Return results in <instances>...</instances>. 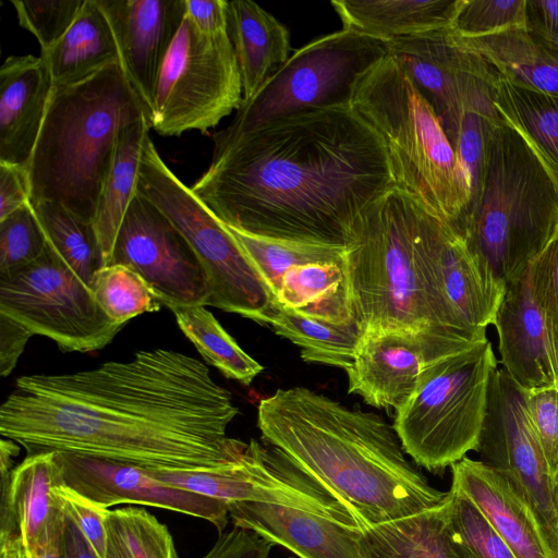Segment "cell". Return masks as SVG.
Returning <instances> with one entry per match:
<instances>
[{
    "instance_id": "17",
    "label": "cell",
    "mask_w": 558,
    "mask_h": 558,
    "mask_svg": "<svg viewBox=\"0 0 558 558\" xmlns=\"http://www.w3.org/2000/svg\"><path fill=\"white\" fill-rule=\"evenodd\" d=\"M136 272L161 305H205L210 289L194 251L173 225L136 194L120 226L109 265Z\"/></svg>"
},
{
    "instance_id": "32",
    "label": "cell",
    "mask_w": 558,
    "mask_h": 558,
    "mask_svg": "<svg viewBox=\"0 0 558 558\" xmlns=\"http://www.w3.org/2000/svg\"><path fill=\"white\" fill-rule=\"evenodd\" d=\"M496 110L524 141L558 187V96L499 78Z\"/></svg>"
},
{
    "instance_id": "9",
    "label": "cell",
    "mask_w": 558,
    "mask_h": 558,
    "mask_svg": "<svg viewBox=\"0 0 558 558\" xmlns=\"http://www.w3.org/2000/svg\"><path fill=\"white\" fill-rule=\"evenodd\" d=\"M136 194L153 204L187 241L207 276V306L268 325L272 299L230 230L168 168L149 134Z\"/></svg>"
},
{
    "instance_id": "18",
    "label": "cell",
    "mask_w": 558,
    "mask_h": 558,
    "mask_svg": "<svg viewBox=\"0 0 558 558\" xmlns=\"http://www.w3.org/2000/svg\"><path fill=\"white\" fill-rule=\"evenodd\" d=\"M65 485L105 509L132 504L168 509L211 523L222 533L228 506L218 499L181 489L134 465L58 452Z\"/></svg>"
},
{
    "instance_id": "41",
    "label": "cell",
    "mask_w": 558,
    "mask_h": 558,
    "mask_svg": "<svg viewBox=\"0 0 558 558\" xmlns=\"http://www.w3.org/2000/svg\"><path fill=\"white\" fill-rule=\"evenodd\" d=\"M47 238L31 202L0 220V278L10 277L43 255Z\"/></svg>"
},
{
    "instance_id": "34",
    "label": "cell",
    "mask_w": 558,
    "mask_h": 558,
    "mask_svg": "<svg viewBox=\"0 0 558 558\" xmlns=\"http://www.w3.org/2000/svg\"><path fill=\"white\" fill-rule=\"evenodd\" d=\"M268 325L300 349L303 361L344 371L352 366L363 335L357 322L335 325L276 306Z\"/></svg>"
},
{
    "instance_id": "52",
    "label": "cell",
    "mask_w": 558,
    "mask_h": 558,
    "mask_svg": "<svg viewBox=\"0 0 558 558\" xmlns=\"http://www.w3.org/2000/svg\"><path fill=\"white\" fill-rule=\"evenodd\" d=\"M527 28L558 47V0H527Z\"/></svg>"
},
{
    "instance_id": "12",
    "label": "cell",
    "mask_w": 558,
    "mask_h": 558,
    "mask_svg": "<svg viewBox=\"0 0 558 558\" xmlns=\"http://www.w3.org/2000/svg\"><path fill=\"white\" fill-rule=\"evenodd\" d=\"M0 314L64 352L99 350L124 326L105 314L90 288L49 243L35 262L0 278Z\"/></svg>"
},
{
    "instance_id": "25",
    "label": "cell",
    "mask_w": 558,
    "mask_h": 558,
    "mask_svg": "<svg viewBox=\"0 0 558 558\" xmlns=\"http://www.w3.org/2000/svg\"><path fill=\"white\" fill-rule=\"evenodd\" d=\"M63 482L58 452L27 454L1 478L0 535L19 533L29 550L62 509L54 488Z\"/></svg>"
},
{
    "instance_id": "21",
    "label": "cell",
    "mask_w": 558,
    "mask_h": 558,
    "mask_svg": "<svg viewBox=\"0 0 558 558\" xmlns=\"http://www.w3.org/2000/svg\"><path fill=\"white\" fill-rule=\"evenodd\" d=\"M459 347H438L398 330L363 331L348 375V392L377 409L395 411L414 391L425 362Z\"/></svg>"
},
{
    "instance_id": "11",
    "label": "cell",
    "mask_w": 558,
    "mask_h": 558,
    "mask_svg": "<svg viewBox=\"0 0 558 558\" xmlns=\"http://www.w3.org/2000/svg\"><path fill=\"white\" fill-rule=\"evenodd\" d=\"M242 102L241 75L228 34L203 35L184 16L159 75L150 129L163 136L206 132Z\"/></svg>"
},
{
    "instance_id": "35",
    "label": "cell",
    "mask_w": 558,
    "mask_h": 558,
    "mask_svg": "<svg viewBox=\"0 0 558 558\" xmlns=\"http://www.w3.org/2000/svg\"><path fill=\"white\" fill-rule=\"evenodd\" d=\"M170 311L203 359L225 377L248 386L264 371L263 365L238 344L205 305L177 306Z\"/></svg>"
},
{
    "instance_id": "1",
    "label": "cell",
    "mask_w": 558,
    "mask_h": 558,
    "mask_svg": "<svg viewBox=\"0 0 558 558\" xmlns=\"http://www.w3.org/2000/svg\"><path fill=\"white\" fill-rule=\"evenodd\" d=\"M239 414L199 360L171 349L63 374L16 379L0 407V435L27 454L63 452L149 471L211 470L247 444L227 435Z\"/></svg>"
},
{
    "instance_id": "45",
    "label": "cell",
    "mask_w": 558,
    "mask_h": 558,
    "mask_svg": "<svg viewBox=\"0 0 558 558\" xmlns=\"http://www.w3.org/2000/svg\"><path fill=\"white\" fill-rule=\"evenodd\" d=\"M520 390L530 424L555 480L558 475V385Z\"/></svg>"
},
{
    "instance_id": "42",
    "label": "cell",
    "mask_w": 558,
    "mask_h": 558,
    "mask_svg": "<svg viewBox=\"0 0 558 558\" xmlns=\"http://www.w3.org/2000/svg\"><path fill=\"white\" fill-rule=\"evenodd\" d=\"M526 4L527 0H461L450 32L476 38L527 27Z\"/></svg>"
},
{
    "instance_id": "36",
    "label": "cell",
    "mask_w": 558,
    "mask_h": 558,
    "mask_svg": "<svg viewBox=\"0 0 558 558\" xmlns=\"http://www.w3.org/2000/svg\"><path fill=\"white\" fill-rule=\"evenodd\" d=\"M49 245L90 288L95 272L104 267L93 223L76 217L56 202L31 203Z\"/></svg>"
},
{
    "instance_id": "3",
    "label": "cell",
    "mask_w": 558,
    "mask_h": 558,
    "mask_svg": "<svg viewBox=\"0 0 558 558\" xmlns=\"http://www.w3.org/2000/svg\"><path fill=\"white\" fill-rule=\"evenodd\" d=\"M257 426L263 442L340 498L360 526L421 513L447 497L405 457L393 427L373 412L292 387L260 400Z\"/></svg>"
},
{
    "instance_id": "2",
    "label": "cell",
    "mask_w": 558,
    "mask_h": 558,
    "mask_svg": "<svg viewBox=\"0 0 558 558\" xmlns=\"http://www.w3.org/2000/svg\"><path fill=\"white\" fill-rule=\"evenodd\" d=\"M396 185L381 135L350 106L262 124L214 150L191 187L226 226L290 242L348 247Z\"/></svg>"
},
{
    "instance_id": "47",
    "label": "cell",
    "mask_w": 558,
    "mask_h": 558,
    "mask_svg": "<svg viewBox=\"0 0 558 558\" xmlns=\"http://www.w3.org/2000/svg\"><path fill=\"white\" fill-rule=\"evenodd\" d=\"M530 265L535 295L558 348V225L544 248Z\"/></svg>"
},
{
    "instance_id": "26",
    "label": "cell",
    "mask_w": 558,
    "mask_h": 558,
    "mask_svg": "<svg viewBox=\"0 0 558 558\" xmlns=\"http://www.w3.org/2000/svg\"><path fill=\"white\" fill-rule=\"evenodd\" d=\"M227 25L246 101L289 59L290 33L272 14L250 0L228 1Z\"/></svg>"
},
{
    "instance_id": "4",
    "label": "cell",
    "mask_w": 558,
    "mask_h": 558,
    "mask_svg": "<svg viewBox=\"0 0 558 558\" xmlns=\"http://www.w3.org/2000/svg\"><path fill=\"white\" fill-rule=\"evenodd\" d=\"M144 116L118 63L53 87L28 165L31 203L56 202L93 223L119 135Z\"/></svg>"
},
{
    "instance_id": "5",
    "label": "cell",
    "mask_w": 558,
    "mask_h": 558,
    "mask_svg": "<svg viewBox=\"0 0 558 558\" xmlns=\"http://www.w3.org/2000/svg\"><path fill=\"white\" fill-rule=\"evenodd\" d=\"M424 209L395 186L357 226L347 247L355 319L363 331H408L439 347L473 341L442 325L422 250Z\"/></svg>"
},
{
    "instance_id": "53",
    "label": "cell",
    "mask_w": 558,
    "mask_h": 558,
    "mask_svg": "<svg viewBox=\"0 0 558 558\" xmlns=\"http://www.w3.org/2000/svg\"><path fill=\"white\" fill-rule=\"evenodd\" d=\"M65 522L63 510L56 512L44 531L27 550V558H61V542Z\"/></svg>"
},
{
    "instance_id": "7",
    "label": "cell",
    "mask_w": 558,
    "mask_h": 558,
    "mask_svg": "<svg viewBox=\"0 0 558 558\" xmlns=\"http://www.w3.org/2000/svg\"><path fill=\"white\" fill-rule=\"evenodd\" d=\"M558 225V187L510 126L489 134L484 178L459 231L506 284L544 248Z\"/></svg>"
},
{
    "instance_id": "29",
    "label": "cell",
    "mask_w": 558,
    "mask_h": 558,
    "mask_svg": "<svg viewBox=\"0 0 558 558\" xmlns=\"http://www.w3.org/2000/svg\"><path fill=\"white\" fill-rule=\"evenodd\" d=\"M53 87L75 84L104 68L120 64L110 23L97 0L84 3L66 33L49 49L40 51Z\"/></svg>"
},
{
    "instance_id": "6",
    "label": "cell",
    "mask_w": 558,
    "mask_h": 558,
    "mask_svg": "<svg viewBox=\"0 0 558 558\" xmlns=\"http://www.w3.org/2000/svg\"><path fill=\"white\" fill-rule=\"evenodd\" d=\"M351 106L384 138L396 185L460 228L471 205L466 173L435 110L387 54L356 84Z\"/></svg>"
},
{
    "instance_id": "33",
    "label": "cell",
    "mask_w": 558,
    "mask_h": 558,
    "mask_svg": "<svg viewBox=\"0 0 558 558\" xmlns=\"http://www.w3.org/2000/svg\"><path fill=\"white\" fill-rule=\"evenodd\" d=\"M361 529L371 558H457L447 536V497L433 509Z\"/></svg>"
},
{
    "instance_id": "13",
    "label": "cell",
    "mask_w": 558,
    "mask_h": 558,
    "mask_svg": "<svg viewBox=\"0 0 558 558\" xmlns=\"http://www.w3.org/2000/svg\"><path fill=\"white\" fill-rule=\"evenodd\" d=\"M159 481L223 501L290 507L361 529L355 513L279 448L252 439L228 465L191 472L150 471Z\"/></svg>"
},
{
    "instance_id": "37",
    "label": "cell",
    "mask_w": 558,
    "mask_h": 558,
    "mask_svg": "<svg viewBox=\"0 0 558 558\" xmlns=\"http://www.w3.org/2000/svg\"><path fill=\"white\" fill-rule=\"evenodd\" d=\"M227 228L265 282L272 302L281 278L289 269L316 262H348L347 247L280 241Z\"/></svg>"
},
{
    "instance_id": "24",
    "label": "cell",
    "mask_w": 558,
    "mask_h": 558,
    "mask_svg": "<svg viewBox=\"0 0 558 558\" xmlns=\"http://www.w3.org/2000/svg\"><path fill=\"white\" fill-rule=\"evenodd\" d=\"M450 468L451 487L474 502L517 558H553L534 514L502 474L469 457Z\"/></svg>"
},
{
    "instance_id": "22",
    "label": "cell",
    "mask_w": 558,
    "mask_h": 558,
    "mask_svg": "<svg viewBox=\"0 0 558 558\" xmlns=\"http://www.w3.org/2000/svg\"><path fill=\"white\" fill-rule=\"evenodd\" d=\"M233 525L255 532L300 558H371L362 529L308 511L260 502L228 505Z\"/></svg>"
},
{
    "instance_id": "54",
    "label": "cell",
    "mask_w": 558,
    "mask_h": 558,
    "mask_svg": "<svg viewBox=\"0 0 558 558\" xmlns=\"http://www.w3.org/2000/svg\"><path fill=\"white\" fill-rule=\"evenodd\" d=\"M61 558H98L78 527L65 515Z\"/></svg>"
},
{
    "instance_id": "28",
    "label": "cell",
    "mask_w": 558,
    "mask_h": 558,
    "mask_svg": "<svg viewBox=\"0 0 558 558\" xmlns=\"http://www.w3.org/2000/svg\"><path fill=\"white\" fill-rule=\"evenodd\" d=\"M451 35L458 44L481 56L501 78L558 96V47L527 27L476 38Z\"/></svg>"
},
{
    "instance_id": "19",
    "label": "cell",
    "mask_w": 558,
    "mask_h": 558,
    "mask_svg": "<svg viewBox=\"0 0 558 558\" xmlns=\"http://www.w3.org/2000/svg\"><path fill=\"white\" fill-rule=\"evenodd\" d=\"M112 28L120 66L150 117L159 75L185 16V0H97Z\"/></svg>"
},
{
    "instance_id": "30",
    "label": "cell",
    "mask_w": 558,
    "mask_h": 558,
    "mask_svg": "<svg viewBox=\"0 0 558 558\" xmlns=\"http://www.w3.org/2000/svg\"><path fill=\"white\" fill-rule=\"evenodd\" d=\"M272 304L335 325L356 322L348 262H316L289 269Z\"/></svg>"
},
{
    "instance_id": "10",
    "label": "cell",
    "mask_w": 558,
    "mask_h": 558,
    "mask_svg": "<svg viewBox=\"0 0 558 558\" xmlns=\"http://www.w3.org/2000/svg\"><path fill=\"white\" fill-rule=\"evenodd\" d=\"M385 43L342 28L306 44L213 134L214 150L272 120L317 109L350 106L360 78L387 56Z\"/></svg>"
},
{
    "instance_id": "57",
    "label": "cell",
    "mask_w": 558,
    "mask_h": 558,
    "mask_svg": "<svg viewBox=\"0 0 558 558\" xmlns=\"http://www.w3.org/2000/svg\"><path fill=\"white\" fill-rule=\"evenodd\" d=\"M107 558H121L116 551H113L112 549H110L108 547V555H107Z\"/></svg>"
},
{
    "instance_id": "23",
    "label": "cell",
    "mask_w": 558,
    "mask_h": 558,
    "mask_svg": "<svg viewBox=\"0 0 558 558\" xmlns=\"http://www.w3.org/2000/svg\"><path fill=\"white\" fill-rule=\"evenodd\" d=\"M52 88L40 56L4 60L0 68V163L28 171Z\"/></svg>"
},
{
    "instance_id": "56",
    "label": "cell",
    "mask_w": 558,
    "mask_h": 558,
    "mask_svg": "<svg viewBox=\"0 0 558 558\" xmlns=\"http://www.w3.org/2000/svg\"><path fill=\"white\" fill-rule=\"evenodd\" d=\"M20 445L15 441L4 438H1L0 441V477H5L10 475L13 468V458L19 454Z\"/></svg>"
},
{
    "instance_id": "16",
    "label": "cell",
    "mask_w": 558,
    "mask_h": 558,
    "mask_svg": "<svg viewBox=\"0 0 558 558\" xmlns=\"http://www.w3.org/2000/svg\"><path fill=\"white\" fill-rule=\"evenodd\" d=\"M421 242L445 329L466 340L487 338L486 329L494 325L506 283L456 227L426 209Z\"/></svg>"
},
{
    "instance_id": "55",
    "label": "cell",
    "mask_w": 558,
    "mask_h": 558,
    "mask_svg": "<svg viewBox=\"0 0 558 558\" xmlns=\"http://www.w3.org/2000/svg\"><path fill=\"white\" fill-rule=\"evenodd\" d=\"M0 558H27L26 546L19 533L0 535Z\"/></svg>"
},
{
    "instance_id": "27",
    "label": "cell",
    "mask_w": 558,
    "mask_h": 558,
    "mask_svg": "<svg viewBox=\"0 0 558 558\" xmlns=\"http://www.w3.org/2000/svg\"><path fill=\"white\" fill-rule=\"evenodd\" d=\"M461 0H333L343 27L383 41L450 29Z\"/></svg>"
},
{
    "instance_id": "43",
    "label": "cell",
    "mask_w": 558,
    "mask_h": 558,
    "mask_svg": "<svg viewBox=\"0 0 558 558\" xmlns=\"http://www.w3.org/2000/svg\"><path fill=\"white\" fill-rule=\"evenodd\" d=\"M21 27L37 39L40 51L52 47L71 27L84 0H12Z\"/></svg>"
},
{
    "instance_id": "20",
    "label": "cell",
    "mask_w": 558,
    "mask_h": 558,
    "mask_svg": "<svg viewBox=\"0 0 558 558\" xmlns=\"http://www.w3.org/2000/svg\"><path fill=\"white\" fill-rule=\"evenodd\" d=\"M494 326L501 368L519 388L558 385V348L535 295L530 264L507 282Z\"/></svg>"
},
{
    "instance_id": "51",
    "label": "cell",
    "mask_w": 558,
    "mask_h": 558,
    "mask_svg": "<svg viewBox=\"0 0 558 558\" xmlns=\"http://www.w3.org/2000/svg\"><path fill=\"white\" fill-rule=\"evenodd\" d=\"M33 335L23 326L0 314V375L9 376L15 368Z\"/></svg>"
},
{
    "instance_id": "49",
    "label": "cell",
    "mask_w": 558,
    "mask_h": 558,
    "mask_svg": "<svg viewBox=\"0 0 558 558\" xmlns=\"http://www.w3.org/2000/svg\"><path fill=\"white\" fill-rule=\"evenodd\" d=\"M31 202L27 169L0 163V220Z\"/></svg>"
},
{
    "instance_id": "15",
    "label": "cell",
    "mask_w": 558,
    "mask_h": 558,
    "mask_svg": "<svg viewBox=\"0 0 558 558\" xmlns=\"http://www.w3.org/2000/svg\"><path fill=\"white\" fill-rule=\"evenodd\" d=\"M384 43L430 104L450 142L466 112L500 119L495 107L500 76L481 56L458 44L450 29Z\"/></svg>"
},
{
    "instance_id": "8",
    "label": "cell",
    "mask_w": 558,
    "mask_h": 558,
    "mask_svg": "<svg viewBox=\"0 0 558 558\" xmlns=\"http://www.w3.org/2000/svg\"><path fill=\"white\" fill-rule=\"evenodd\" d=\"M497 367L488 338L425 362L392 424L415 465L440 473L476 450Z\"/></svg>"
},
{
    "instance_id": "46",
    "label": "cell",
    "mask_w": 558,
    "mask_h": 558,
    "mask_svg": "<svg viewBox=\"0 0 558 558\" xmlns=\"http://www.w3.org/2000/svg\"><path fill=\"white\" fill-rule=\"evenodd\" d=\"M64 514L78 527L83 536L98 558H107L108 531L106 525L107 512L105 509L65 483L54 488Z\"/></svg>"
},
{
    "instance_id": "48",
    "label": "cell",
    "mask_w": 558,
    "mask_h": 558,
    "mask_svg": "<svg viewBox=\"0 0 558 558\" xmlns=\"http://www.w3.org/2000/svg\"><path fill=\"white\" fill-rule=\"evenodd\" d=\"M275 545L253 531L235 526L220 533L202 558H268Z\"/></svg>"
},
{
    "instance_id": "31",
    "label": "cell",
    "mask_w": 558,
    "mask_h": 558,
    "mask_svg": "<svg viewBox=\"0 0 558 558\" xmlns=\"http://www.w3.org/2000/svg\"><path fill=\"white\" fill-rule=\"evenodd\" d=\"M149 130V119L144 116L126 125L119 135L93 221L104 266L110 263L120 226L136 196L141 155Z\"/></svg>"
},
{
    "instance_id": "58",
    "label": "cell",
    "mask_w": 558,
    "mask_h": 558,
    "mask_svg": "<svg viewBox=\"0 0 558 558\" xmlns=\"http://www.w3.org/2000/svg\"><path fill=\"white\" fill-rule=\"evenodd\" d=\"M554 486H555V493H556V497H557V501H558V475L554 480Z\"/></svg>"
},
{
    "instance_id": "40",
    "label": "cell",
    "mask_w": 558,
    "mask_h": 558,
    "mask_svg": "<svg viewBox=\"0 0 558 558\" xmlns=\"http://www.w3.org/2000/svg\"><path fill=\"white\" fill-rule=\"evenodd\" d=\"M90 290L105 314L118 324L125 325L143 313L159 311L161 306L145 281L119 264L99 268L93 277Z\"/></svg>"
},
{
    "instance_id": "44",
    "label": "cell",
    "mask_w": 558,
    "mask_h": 558,
    "mask_svg": "<svg viewBox=\"0 0 558 558\" xmlns=\"http://www.w3.org/2000/svg\"><path fill=\"white\" fill-rule=\"evenodd\" d=\"M500 122H502L501 119H494L477 112H466L461 118L451 138V144L470 184L471 205L468 214L474 206L482 187L490 131Z\"/></svg>"
},
{
    "instance_id": "38",
    "label": "cell",
    "mask_w": 558,
    "mask_h": 558,
    "mask_svg": "<svg viewBox=\"0 0 558 558\" xmlns=\"http://www.w3.org/2000/svg\"><path fill=\"white\" fill-rule=\"evenodd\" d=\"M108 547L121 558H179L168 527L144 508L108 510Z\"/></svg>"
},
{
    "instance_id": "39",
    "label": "cell",
    "mask_w": 558,
    "mask_h": 558,
    "mask_svg": "<svg viewBox=\"0 0 558 558\" xmlns=\"http://www.w3.org/2000/svg\"><path fill=\"white\" fill-rule=\"evenodd\" d=\"M447 536L457 558H517L474 502L452 487L447 496Z\"/></svg>"
},
{
    "instance_id": "14",
    "label": "cell",
    "mask_w": 558,
    "mask_h": 558,
    "mask_svg": "<svg viewBox=\"0 0 558 558\" xmlns=\"http://www.w3.org/2000/svg\"><path fill=\"white\" fill-rule=\"evenodd\" d=\"M481 461L502 474L534 514L558 558V501L554 480L530 424L522 392L501 368L490 381L478 446Z\"/></svg>"
},
{
    "instance_id": "50",
    "label": "cell",
    "mask_w": 558,
    "mask_h": 558,
    "mask_svg": "<svg viewBox=\"0 0 558 558\" xmlns=\"http://www.w3.org/2000/svg\"><path fill=\"white\" fill-rule=\"evenodd\" d=\"M226 0H185V17L192 26L206 36L227 33Z\"/></svg>"
}]
</instances>
